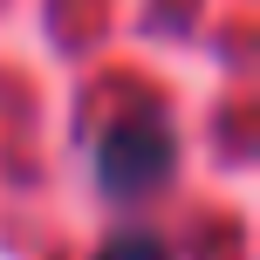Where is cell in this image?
I'll list each match as a JSON object with an SVG mask.
<instances>
[{
	"label": "cell",
	"instance_id": "6da1fadb",
	"mask_svg": "<svg viewBox=\"0 0 260 260\" xmlns=\"http://www.w3.org/2000/svg\"><path fill=\"white\" fill-rule=\"evenodd\" d=\"M96 165H103L110 192H123V199L130 192H151V185L171 171V137H165V123H123V130L103 137Z\"/></svg>",
	"mask_w": 260,
	"mask_h": 260
},
{
	"label": "cell",
	"instance_id": "7a4b0ae2",
	"mask_svg": "<svg viewBox=\"0 0 260 260\" xmlns=\"http://www.w3.org/2000/svg\"><path fill=\"white\" fill-rule=\"evenodd\" d=\"M96 260H165V247H157V240H110Z\"/></svg>",
	"mask_w": 260,
	"mask_h": 260
}]
</instances>
